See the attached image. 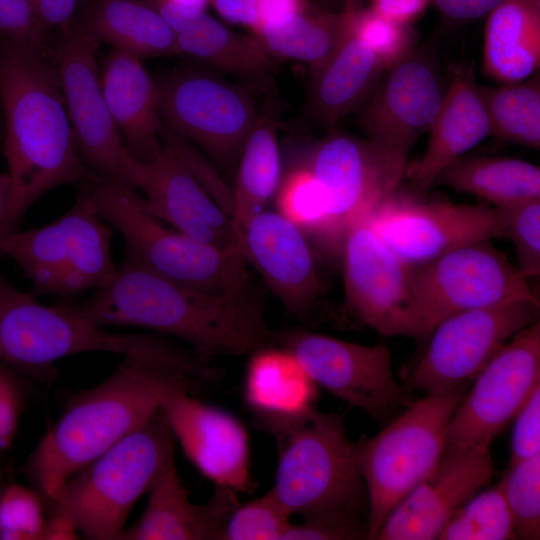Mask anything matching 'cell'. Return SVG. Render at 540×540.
I'll list each match as a JSON object with an SVG mask.
<instances>
[{
	"instance_id": "obj_1",
	"label": "cell",
	"mask_w": 540,
	"mask_h": 540,
	"mask_svg": "<svg viewBox=\"0 0 540 540\" xmlns=\"http://www.w3.org/2000/svg\"><path fill=\"white\" fill-rule=\"evenodd\" d=\"M98 327L148 328L176 337L201 360L250 355L276 343L248 291L215 294L167 279L125 254L113 279L74 305Z\"/></svg>"
},
{
	"instance_id": "obj_2",
	"label": "cell",
	"mask_w": 540,
	"mask_h": 540,
	"mask_svg": "<svg viewBox=\"0 0 540 540\" xmlns=\"http://www.w3.org/2000/svg\"><path fill=\"white\" fill-rule=\"evenodd\" d=\"M0 97L9 180L6 235L43 194L79 185L91 173L75 141L56 67L42 52L2 37Z\"/></svg>"
},
{
	"instance_id": "obj_3",
	"label": "cell",
	"mask_w": 540,
	"mask_h": 540,
	"mask_svg": "<svg viewBox=\"0 0 540 540\" xmlns=\"http://www.w3.org/2000/svg\"><path fill=\"white\" fill-rule=\"evenodd\" d=\"M164 370L172 369L124 357L104 382L69 400L24 464L42 497L51 501L70 477L158 411L153 379Z\"/></svg>"
},
{
	"instance_id": "obj_4",
	"label": "cell",
	"mask_w": 540,
	"mask_h": 540,
	"mask_svg": "<svg viewBox=\"0 0 540 540\" xmlns=\"http://www.w3.org/2000/svg\"><path fill=\"white\" fill-rule=\"evenodd\" d=\"M110 352L176 370L199 371L191 350L144 334L111 333L81 315L74 305L46 306L14 287L0 270V361L25 375L44 376L66 356Z\"/></svg>"
},
{
	"instance_id": "obj_5",
	"label": "cell",
	"mask_w": 540,
	"mask_h": 540,
	"mask_svg": "<svg viewBox=\"0 0 540 540\" xmlns=\"http://www.w3.org/2000/svg\"><path fill=\"white\" fill-rule=\"evenodd\" d=\"M278 443L272 492L290 516L359 524L365 486L342 417L310 409L262 426Z\"/></svg>"
},
{
	"instance_id": "obj_6",
	"label": "cell",
	"mask_w": 540,
	"mask_h": 540,
	"mask_svg": "<svg viewBox=\"0 0 540 540\" xmlns=\"http://www.w3.org/2000/svg\"><path fill=\"white\" fill-rule=\"evenodd\" d=\"M102 220L122 234L125 254L181 285L215 294L248 291L246 259L238 246L221 248L166 228L144 198L122 182L91 174L79 184Z\"/></svg>"
},
{
	"instance_id": "obj_7",
	"label": "cell",
	"mask_w": 540,
	"mask_h": 540,
	"mask_svg": "<svg viewBox=\"0 0 540 540\" xmlns=\"http://www.w3.org/2000/svg\"><path fill=\"white\" fill-rule=\"evenodd\" d=\"M174 455L173 436L160 409L140 428L70 477L51 500L52 513L87 539H121L136 501Z\"/></svg>"
},
{
	"instance_id": "obj_8",
	"label": "cell",
	"mask_w": 540,
	"mask_h": 540,
	"mask_svg": "<svg viewBox=\"0 0 540 540\" xmlns=\"http://www.w3.org/2000/svg\"><path fill=\"white\" fill-rule=\"evenodd\" d=\"M464 385L414 402L376 436L355 444L368 502L367 538L375 539L390 512L436 466Z\"/></svg>"
},
{
	"instance_id": "obj_9",
	"label": "cell",
	"mask_w": 540,
	"mask_h": 540,
	"mask_svg": "<svg viewBox=\"0 0 540 540\" xmlns=\"http://www.w3.org/2000/svg\"><path fill=\"white\" fill-rule=\"evenodd\" d=\"M299 161L326 199L321 241L338 253L348 230L399 188L407 167V161L368 139L338 131L311 145Z\"/></svg>"
},
{
	"instance_id": "obj_10",
	"label": "cell",
	"mask_w": 540,
	"mask_h": 540,
	"mask_svg": "<svg viewBox=\"0 0 540 540\" xmlns=\"http://www.w3.org/2000/svg\"><path fill=\"white\" fill-rule=\"evenodd\" d=\"M413 287L420 336L462 311L517 301L540 303L528 278L489 240L413 266Z\"/></svg>"
},
{
	"instance_id": "obj_11",
	"label": "cell",
	"mask_w": 540,
	"mask_h": 540,
	"mask_svg": "<svg viewBox=\"0 0 540 540\" xmlns=\"http://www.w3.org/2000/svg\"><path fill=\"white\" fill-rule=\"evenodd\" d=\"M157 84L162 126L232 170L259 116L249 91L188 68L171 72Z\"/></svg>"
},
{
	"instance_id": "obj_12",
	"label": "cell",
	"mask_w": 540,
	"mask_h": 540,
	"mask_svg": "<svg viewBox=\"0 0 540 540\" xmlns=\"http://www.w3.org/2000/svg\"><path fill=\"white\" fill-rule=\"evenodd\" d=\"M195 382L172 370L153 379L159 409L186 457L216 488L251 489L249 437L244 425L223 409L189 394Z\"/></svg>"
},
{
	"instance_id": "obj_13",
	"label": "cell",
	"mask_w": 540,
	"mask_h": 540,
	"mask_svg": "<svg viewBox=\"0 0 540 540\" xmlns=\"http://www.w3.org/2000/svg\"><path fill=\"white\" fill-rule=\"evenodd\" d=\"M98 44L75 24L64 27L56 49L62 96L79 153L90 173L133 188L132 158L102 90L96 62Z\"/></svg>"
},
{
	"instance_id": "obj_14",
	"label": "cell",
	"mask_w": 540,
	"mask_h": 540,
	"mask_svg": "<svg viewBox=\"0 0 540 540\" xmlns=\"http://www.w3.org/2000/svg\"><path fill=\"white\" fill-rule=\"evenodd\" d=\"M379 238L411 266L457 247L504 237L498 208L427 201L397 188L367 217Z\"/></svg>"
},
{
	"instance_id": "obj_15",
	"label": "cell",
	"mask_w": 540,
	"mask_h": 540,
	"mask_svg": "<svg viewBox=\"0 0 540 540\" xmlns=\"http://www.w3.org/2000/svg\"><path fill=\"white\" fill-rule=\"evenodd\" d=\"M540 303L517 301L462 311L440 321L409 384L427 395L475 377L515 334L539 320Z\"/></svg>"
},
{
	"instance_id": "obj_16",
	"label": "cell",
	"mask_w": 540,
	"mask_h": 540,
	"mask_svg": "<svg viewBox=\"0 0 540 540\" xmlns=\"http://www.w3.org/2000/svg\"><path fill=\"white\" fill-rule=\"evenodd\" d=\"M540 385V321L515 334L475 376L449 423L446 449L490 447Z\"/></svg>"
},
{
	"instance_id": "obj_17",
	"label": "cell",
	"mask_w": 540,
	"mask_h": 540,
	"mask_svg": "<svg viewBox=\"0 0 540 540\" xmlns=\"http://www.w3.org/2000/svg\"><path fill=\"white\" fill-rule=\"evenodd\" d=\"M339 254L346 300L359 319L386 336H420L413 266L379 238L367 218L348 230Z\"/></svg>"
},
{
	"instance_id": "obj_18",
	"label": "cell",
	"mask_w": 540,
	"mask_h": 540,
	"mask_svg": "<svg viewBox=\"0 0 540 540\" xmlns=\"http://www.w3.org/2000/svg\"><path fill=\"white\" fill-rule=\"evenodd\" d=\"M446 88L433 43L416 46L386 70L362 107L359 123L366 139L407 161L432 127Z\"/></svg>"
},
{
	"instance_id": "obj_19",
	"label": "cell",
	"mask_w": 540,
	"mask_h": 540,
	"mask_svg": "<svg viewBox=\"0 0 540 540\" xmlns=\"http://www.w3.org/2000/svg\"><path fill=\"white\" fill-rule=\"evenodd\" d=\"M316 383L374 418L399 405L402 389L394 377L389 350L307 331L276 334Z\"/></svg>"
},
{
	"instance_id": "obj_20",
	"label": "cell",
	"mask_w": 540,
	"mask_h": 540,
	"mask_svg": "<svg viewBox=\"0 0 540 540\" xmlns=\"http://www.w3.org/2000/svg\"><path fill=\"white\" fill-rule=\"evenodd\" d=\"M494 472L489 447L446 449L436 466L390 512L377 540H431Z\"/></svg>"
},
{
	"instance_id": "obj_21",
	"label": "cell",
	"mask_w": 540,
	"mask_h": 540,
	"mask_svg": "<svg viewBox=\"0 0 540 540\" xmlns=\"http://www.w3.org/2000/svg\"><path fill=\"white\" fill-rule=\"evenodd\" d=\"M131 178L145 194L146 209L162 222L202 243L239 247L230 216L165 143L150 162L132 159Z\"/></svg>"
},
{
	"instance_id": "obj_22",
	"label": "cell",
	"mask_w": 540,
	"mask_h": 540,
	"mask_svg": "<svg viewBox=\"0 0 540 540\" xmlns=\"http://www.w3.org/2000/svg\"><path fill=\"white\" fill-rule=\"evenodd\" d=\"M237 242L284 307L299 318L307 317L320 281L305 233L279 212L262 210L238 232Z\"/></svg>"
},
{
	"instance_id": "obj_23",
	"label": "cell",
	"mask_w": 540,
	"mask_h": 540,
	"mask_svg": "<svg viewBox=\"0 0 540 540\" xmlns=\"http://www.w3.org/2000/svg\"><path fill=\"white\" fill-rule=\"evenodd\" d=\"M142 516L125 529V540H221L226 522L239 505L236 493L216 488L204 504L192 503L171 456L149 490Z\"/></svg>"
},
{
	"instance_id": "obj_24",
	"label": "cell",
	"mask_w": 540,
	"mask_h": 540,
	"mask_svg": "<svg viewBox=\"0 0 540 540\" xmlns=\"http://www.w3.org/2000/svg\"><path fill=\"white\" fill-rule=\"evenodd\" d=\"M428 133L423 156L405 171L418 194L427 191L445 168L491 135L479 84L470 71L464 68L453 70L442 105Z\"/></svg>"
},
{
	"instance_id": "obj_25",
	"label": "cell",
	"mask_w": 540,
	"mask_h": 540,
	"mask_svg": "<svg viewBox=\"0 0 540 540\" xmlns=\"http://www.w3.org/2000/svg\"><path fill=\"white\" fill-rule=\"evenodd\" d=\"M101 84L129 156L150 162L163 147L157 82L140 57L113 49L104 60Z\"/></svg>"
},
{
	"instance_id": "obj_26",
	"label": "cell",
	"mask_w": 540,
	"mask_h": 540,
	"mask_svg": "<svg viewBox=\"0 0 540 540\" xmlns=\"http://www.w3.org/2000/svg\"><path fill=\"white\" fill-rule=\"evenodd\" d=\"M383 72L376 55L349 26L335 53L311 76L310 115L325 126H334L364 106Z\"/></svg>"
},
{
	"instance_id": "obj_27",
	"label": "cell",
	"mask_w": 540,
	"mask_h": 540,
	"mask_svg": "<svg viewBox=\"0 0 540 540\" xmlns=\"http://www.w3.org/2000/svg\"><path fill=\"white\" fill-rule=\"evenodd\" d=\"M244 396L261 427L296 418L313 408L316 383L297 358L275 344L250 354Z\"/></svg>"
},
{
	"instance_id": "obj_28",
	"label": "cell",
	"mask_w": 540,
	"mask_h": 540,
	"mask_svg": "<svg viewBox=\"0 0 540 540\" xmlns=\"http://www.w3.org/2000/svg\"><path fill=\"white\" fill-rule=\"evenodd\" d=\"M483 71L500 84L523 81L540 67V0H504L487 17Z\"/></svg>"
},
{
	"instance_id": "obj_29",
	"label": "cell",
	"mask_w": 540,
	"mask_h": 540,
	"mask_svg": "<svg viewBox=\"0 0 540 540\" xmlns=\"http://www.w3.org/2000/svg\"><path fill=\"white\" fill-rule=\"evenodd\" d=\"M75 25L98 43L140 58L177 53L173 30L152 5L138 0H92Z\"/></svg>"
},
{
	"instance_id": "obj_30",
	"label": "cell",
	"mask_w": 540,
	"mask_h": 540,
	"mask_svg": "<svg viewBox=\"0 0 540 540\" xmlns=\"http://www.w3.org/2000/svg\"><path fill=\"white\" fill-rule=\"evenodd\" d=\"M177 53L185 54L227 73L262 77L273 71V56L253 35L230 30L205 10H195L175 33Z\"/></svg>"
},
{
	"instance_id": "obj_31",
	"label": "cell",
	"mask_w": 540,
	"mask_h": 540,
	"mask_svg": "<svg viewBox=\"0 0 540 540\" xmlns=\"http://www.w3.org/2000/svg\"><path fill=\"white\" fill-rule=\"evenodd\" d=\"M278 124L272 111L259 114L237 162L230 218L234 234L275 196L282 170Z\"/></svg>"
},
{
	"instance_id": "obj_32",
	"label": "cell",
	"mask_w": 540,
	"mask_h": 540,
	"mask_svg": "<svg viewBox=\"0 0 540 540\" xmlns=\"http://www.w3.org/2000/svg\"><path fill=\"white\" fill-rule=\"evenodd\" d=\"M72 254L55 296L69 298L84 291L105 287L117 267L111 256V230L102 223L87 196L79 191L72 207L64 214Z\"/></svg>"
},
{
	"instance_id": "obj_33",
	"label": "cell",
	"mask_w": 540,
	"mask_h": 540,
	"mask_svg": "<svg viewBox=\"0 0 540 540\" xmlns=\"http://www.w3.org/2000/svg\"><path fill=\"white\" fill-rule=\"evenodd\" d=\"M435 183L481 197L496 208L540 199L539 167L516 158L461 157Z\"/></svg>"
},
{
	"instance_id": "obj_34",
	"label": "cell",
	"mask_w": 540,
	"mask_h": 540,
	"mask_svg": "<svg viewBox=\"0 0 540 540\" xmlns=\"http://www.w3.org/2000/svg\"><path fill=\"white\" fill-rule=\"evenodd\" d=\"M348 31L347 8L339 13L306 9L260 27L254 36L271 56L304 63L312 76L335 53Z\"/></svg>"
},
{
	"instance_id": "obj_35",
	"label": "cell",
	"mask_w": 540,
	"mask_h": 540,
	"mask_svg": "<svg viewBox=\"0 0 540 540\" xmlns=\"http://www.w3.org/2000/svg\"><path fill=\"white\" fill-rule=\"evenodd\" d=\"M71 242L65 216L37 229L17 230L0 239V254L12 258L32 284V295H56Z\"/></svg>"
},
{
	"instance_id": "obj_36",
	"label": "cell",
	"mask_w": 540,
	"mask_h": 540,
	"mask_svg": "<svg viewBox=\"0 0 540 540\" xmlns=\"http://www.w3.org/2000/svg\"><path fill=\"white\" fill-rule=\"evenodd\" d=\"M491 135L534 149L540 148V77L496 87L479 85Z\"/></svg>"
},
{
	"instance_id": "obj_37",
	"label": "cell",
	"mask_w": 540,
	"mask_h": 540,
	"mask_svg": "<svg viewBox=\"0 0 540 540\" xmlns=\"http://www.w3.org/2000/svg\"><path fill=\"white\" fill-rule=\"evenodd\" d=\"M512 538H515L514 523L499 484L470 497L438 536L441 540Z\"/></svg>"
},
{
	"instance_id": "obj_38",
	"label": "cell",
	"mask_w": 540,
	"mask_h": 540,
	"mask_svg": "<svg viewBox=\"0 0 540 540\" xmlns=\"http://www.w3.org/2000/svg\"><path fill=\"white\" fill-rule=\"evenodd\" d=\"M274 197L277 212L305 234L313 233L322 239L326 199L320 185L302 162L298 161L282 174Z\"/></svg>"
},
{
	"instance_id": "obj_39",
	"label": "cell",
	"mask_w": 540,
	"mask_h": 540,
	"mask_svg": "<svg viewBox=\"0 0 540 540\" xmlns=\"http://www.w3.org/2000/svg\"><path fill=\"white\" fill-rule=\"evenodd\" d=\"M513 519L515 537L540 536V454L510 463L499 483Z\"/></svg>"
},
{
	"instance_id": "obj_40",
	"label": "cell",
	"mask_w": 540,
	"mask_h": 540,
	"mask_svg": "<svg viewBox=\"0 0 540 540\" xmlns=\"http://www.w3.org/2000/svg\"><path fill=\"white\" fill-rule=\"evenodd\" d=\"M351 31L376 55L384 71L392 68L417 46L409 24L391 20L371 7L345 5Z\"/></svg>"
},
{
	"instance_id": "obj_41",
	"label": "cell",
	"mask_w": 540,
	"mask_h": 540,
	"mask_svg": "<svg viewBox=\"0 0 540 540\" xmlns=\"http://www.w3.org/2000/svg\"><path fill=\"white\" fill-rule=\"evenodd\" d=\"M290 517L270 489L233 510L221 540H282L292 523Z\"/></svg>"
},
{
	"instance_id": "obj_42",
	"label": "cell",
	"mask_w": 540,
	"mask_h": 540,
	"mask_svg": "<svg viewBox=\"0 0 540 540\" xmlns=\"http://www.w3.org/2000/svg\"><path fill=\"white\" fill-rule=\"evenodd\" d=\"M42 496L16 482H8L0 495V539L43 540L46 534Z\"/></svg>"
},
{
	"instance_id": "obj_43",
	"label": "cell",
	"mask_w": 540,
	"mask_h": 540,
	"mask_svg": "<svg viewBox=\"0 0 540 540\" xmlns=\"http://www.w3.org/2000/svg\"><path fill=\"white\" fill-rule=\"evenodd\" d=\"M504 222V237L516 250L518 269L527 277L540 274V199L498 208Z\"/></svg>"
},
{
	"instance_id": "obj_44",
	"label": "cell",
	"mask_w": 540,
	"mask_h": 540,
	"mask_svg": "<svg viewBox=\"0 0 540 540\" xmlns=\"http://www.w3.org/2000/svg\"><path fill=\"white\" fill-rule=\"evenodd\" d=\"M24 375L0 361V455L11 447L25 408L27 386Z\"/></svg>"
},
{
	"instance_id": "obj_45",
	"label": "cell",
	"mask_w": 540,
	"mask_h": 540,
	"mask_svg": "<svg viewBox=\"0 0 540 540\" xmlns=\"http://www.w3.org/2000/svg\"><path fill=\"white\" fill-rule=\"evenodd\" d=\"M44 31L31 0H0V34L3 38L42 52Z\"/></svg>"
},
{
	"instance_id": "obj_46",
	"label": "cell",
	"mask_w": 540,
	"mask_h": 540,
	"mask_svg": "<svg viewBox=\"0 0 540 540\" xmlns=\"http://www.w3.org/2000/svg\"><path fill=\"white\" fill-rule=\"evenodd\" d=\"M510 463L540 454V385L515 415Z\"/></svg>"
},
{
	"instance_id": "obj_47",
	"label": "cell",
	"mask_w": 540,
	"mask_h": 540,
	"mask_svg": "<svg viewBox=\"0 0 540 540\" xmlns=\"http://www.w3.org/2000/svg\"><path fill=\"white\" fill-rule=\"evenodd\" d=\"M367 538V529L356 523L307 521L291 523L282 540H341Z\"/></svg>"
},
{
	"instance_id": "obj_48",
	"label": "cell",
	"mask_w": 540,
	"mask_h": 540,
	"mask_svg": "<svg viewBox=\"0 0 540 540\" xmlns=\"http://www.w3.org/2000/svg\"><path fill=\"white\" fill-rule=\"evenodd\" d=\"M504 0H430L446 18L474 21L487 17Z\"/></svg>"
},
{
	"instance_id": "obj_49",
	"label": "cell",
	"mask_w": 540,
	"mask_h": 540,
	"mask_svg": "<svg viewBox=\"0 0 540 540\" xmlns=\"http://www.w3.org/2000/svg\"><path fill=\"white\" fill-rule=\"evenodd\" d=\"M259 0H210L221 18L254 31L258 26Z\"/></svg>"
},
{
	"instance_id": "obj_50",
	"label": "cell",
	"mask_w": 540,
	"mask_h": 540,
	"mask_svg": "<svg viewBox=\"0 0 540 540\" xmlns=\"http://www.w3.org/2000/svg\"><path fill=\"white\" fill-rule=\"evenodd\" d=\"M429 4L430 0H371L370 7L391 20L410 25Z\"/></svg>"
},
{
	"instance_id": "obj_51",
	"label": "cell",
	"mask_w": 540,
	"mask_h": 540,
	"mask_svg": "<svg viewBox=\"0 0 540 540\" xmlns=\"http://www.w3.org/2000/svg\"><path fill=\"white\" fill-rule=\"evenodd\" d=\"M42 26L65 27L69 25L79 0H31Z\"/></svg>"
},
{
	"instance_id": "obj_52",
	"label": "cell",
	"mask_w": 540,
	"mask_h": 540,
	"mask_svg": "<svg viewBox=\"0 0 540 540\" xmlns=\"http://www.w3.org/2000/svg\"><path fill=\"white\" fill-rule=\"evenodd\" d=\"M306 9L304 0H259L258 26L253 32L266 24L303 12Z\"/></svg>"
},
{
	"instance_id": "obj_53",
	"label": "cell",
	"mask_w": 540,
	"mask_h": 540,
	"mask_svg": "<svg viewBox=\"0 0 540 540\" xmlns=\"http://www.w3.org/2000/svg\"><path fill=\"white\" fill-rule=\"evenodd\" d=\"M9 201V180L7 174L0 175V239L5 235Z\"/></svg>"
},
{
	"instance_id": "obj_54",
	"label": "cell",
	"mask_w": 540,
	"mask_h": 540,
	"mask_svg": "<svg viewBox=\"0 0 540 540\" xmlns=\"http://www.w3.org/2000/svg\"><path fill=\"white\" fill-rule=\"evenodd\" d=\"M154 2L169 3L177 6L205 10L210 0H155Z\"/></svg>"
},
{
	"instance_id": "obj_55",
	"label": "cell",
	"mask_w": 540,
	"mask_h": 540,
	"mask_svg": "<svg viewBox=\"0 0 540 540\" xmlns=\"http://www.w3.org/2000/svg\"><path fill=\"white\" fill-rule=\"evenodd\" d=\"M6 483L7 482L5 481V466L2 455H0V495Z\"/></svg>"
},
{
	"instance_id": "obj_56",
	"label": "cell",
	"mask_w": 540,
	"mask_h": 540,
	"mask_svg": "<svg viewBox=\"0 0 540 540\" xmlns=\"http://www.w3.org/2000/svg\"><path fill=\"white\" fill-rule=\"evenodd\" d=\"M347 1H349V2H351V3H353V4H355V5H357V3H358L360 0H347Z\"/></svg>"
},
{
	"instance_id": "obj_57",
	"label": "cell",
	"mask_w": 540,
	"mask_h": 540,
	"mask_svg": "<svg viewBox=\"0 0 540 540\" xmlns=\"http://www.w3.org/2000/svg\"><path fill=\"white\" fill-rule=\"evenodd\" d=\"M84 1H86V0H79V3H83Z\"/></svg>"
}]
</instances>
